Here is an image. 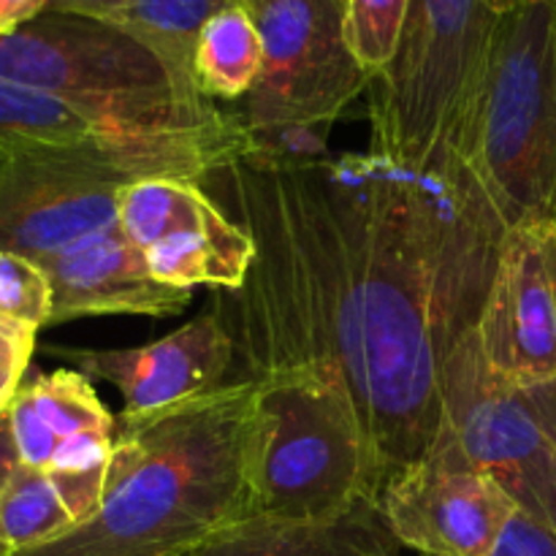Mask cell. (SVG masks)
Listing matches in <instances>:
<instances>
[{
    "label": "cell",
    "mask_w": 556,
    "mask_h": 556,
    "mask_svg": "<svg viewBox=\"0 0 556 556\" xmlns=\"http://www.w3.org/2000/svg\"><path fill=\"white\" fill-rule=\"evenodd\" d=\"M217 177L255 244L242 288L210 296L237 380L340 386L386 489L438 438L443 364L476 326L508 226L451 147L429 166L261 147Z\"/></svg>",
    "instance_id": "1"
},
{
    "label": "cell",
    "mask_w": 556,
    "mask_h": 556,
    "mask_svg": "<svg viewBox=\"0 0 556 556\" xmlns=\"http://www.w3.org/2000/svg\"><path fill=\"white\" fill-rule=\"evenodd\" d=\"M255 380L119 416L101 508L14 556H185L250 516Z\"/></svg>",
    "instance_id": "2"
},
{
    "label": "cell",
    "mask_w": 556,
    "mask_h": 556,
    "mask_svg": "<svg viewBox=\"0 0 556 556\" xmlns=\"http://www.w3.org/2000/svg\"><path fill=\"white\" fill-rule=\"evenodd\" d=\"M445 147L505 226L556 220V0L497 11Z\"/></svg>",
    "instance_id": "3"
},
{
    "label": "cell",
    "mask_w": 556,
    "mask_h": 556,
    "mask_svg": "<svg viewBox=\"0 0 556 556\" xmlns=\"http://www.w3.org/2000/svg\"><path fill=\"white\" fill-rule=\"evenodd\" d=\"M380 494L367 434L340 386L307 372L255 378L250 516L329 519Z\"/></svg>",
    "instance_id": "4"
},
{
    "label": "cell",
    "mask_w": 556,
    "mask_h": 556,
    "mask_svg": "<svg viewBox=\"0 0 556 556\" xmlns=\"http://www.w3.org/2000/svg\"><path fill=\"white\" fill-rule=\"evenodd\" d=\"M494 16L486 0H410L394 58L369 87V150L405 166L445 150Z\"/></svg>",
    "instance_id": "5"
},
{
    "label": "cell",
    "mask_w": 556,
    "mask_h": 556,
    "mask_svg": "<svg viewBox=\"0 0 556 556\" xmlns=\"http://www.w3.org/2000/svg\"><path fill=\"white\" fill-rule=\"evenodd\" d=\"M438 434L503 486L516 508L556 532V456L548 429L530 389L489 367L476 326L443 364Z\"/></svg>",
    "instance_id": "6"
},
{
    "label": "cell",
    "mask_w": 556,
    "mask_h": 556,
    "mask_svg": "<svg viewBox=\"0 0 556 556\" xmlns=\"http://www.w3.org/2000/svg\"><path fill=\"white\" fill-rule=\"evenodd\" d=\"M264 41V63L244 96L255 136L331 125L375 76L353 54L345 0H258L248 5Z\"/></svg>",
    "instance_id": "7"
},
{
    "label": "cell",
    "mask_w": 556,
    "mask_h": 556,
    "mask_svg": "<svg viewBox=\"0 0 556 556\" xmlns=\"http://www.w3.org/2000/svg\"><path fill=\"white\" fill-rule=\"evenodd\" d=\"M134 177L90 150H14L0 155V253L47 261L117 223Z\"/></svg>",
    "instance_id": "8"
},
{
    "label": "cell",
    "mask_w": 556,
    "mask_h": 556,
    "mask_svg": "<svg viewBox=\"0 0 556 556\" xmlns=\"http://www.w3.org/2000/svg\"><path fill=\"white\" fill-rule=\"evenodd\" d=\"M117 223L166 286L237 291L253 266L250 233L193 179H134L119 193Z\"/></svg>",
    "instance_id": "9"
},
{
    "label": "cell",
    "mask_w": 556,
    "mask_h": 556,
    "mask_svg": "<svg viewBox=\"0 0 556 556\" xmlns=\"http://www.w3.org/2000/svg\"><path fill=\"white\" fill-rule=\"evenodd\" d=\"M402 548L421 556H486L516 514V503L445 438L386 483L378 500Z\"/></svg>",
    "instance_id": "10"
},
{
    "label": "cell",
    "mask_w": 556,
    "mask_h": 556,
    "mask_svg": "<svg viewBox=\"0 0 556 556\" xmlns=\"http://www.w3.org/2000/svg\"><path fill=\"white\" fill-rule=\"evenodd\" d=\"M476 334L508 383L556 380V220L508 228Z\"/></svg>",
    "instance_id": "11"
},
{
    "label": "cell",
    "mask_w": 556,
    "mask_h": 556,
    "mask_svg": "<svg viewBox=\"0 0 556 556\" xmlns=\"http://www.w3.org/2000/svg\"><path fill=\"white\" fill-rule=\"evenodd\" d=\"M71 369L114 386L123 400L119 416H147L206 394L223 383L237 364V345L215 307L190 324L139 348L119 351H58Z\"/></svg>",
    "instance_id": "12"
},
{
    "label": "cell",
    "mask_w": 556,
    "mask_h": 556,
    "mask_svg": "<svg viewBox=\"0 0 556 556\" xmlns=\"http://www.w3.org/2000/svg\"><path fill=\"white\" fill-rule=\"evenodd\" d=\"M52 282L49 326L90 315H177L193 291L166 286L152 275L144 253L123 233L119 223L85 242L41 261Z\"/></svg>",
    "instance_id": "13"
},
{
    "label": "cell",
    "mask_w": 556,
    "mask_h": 556,
    "mask_svg": "<svg viewBox=\"0 0 556 556\" xmlns=\"http://www.w3.org/2000/svg\"><path fill=\"white\" fill-rule=\"evenodd\" d=\"M402 543L375 500L329 519L248 516L185 556H400Z\"/></svg>",
    "instance_id": "14"
},
{
    "label": "cell",
    "mask_w": 556,
    "mask_h": 556,
    "mask_svg": "<svg viewBox=\"0 0 556 556\" xmlns=\"http://www.w3.org/2000/svg\"><path fill=\"white\" fill-rule=\"evenodd\" d=\"M22 465L47 470L60 448L92 432H114L117 421L79 369H54L22 386L9 405Z\"/></svg>",
    "instance_id": "15"
},
{
    "label": "cell",
    "mask_w": 556,
    "mask_h": 556,
    "mask_svg": "<svg viewBox=\"0 0 556 556\" xmlns=\"http://www.w3.org/2000/svg\"><path fill=\"white\" fill-rule=\"evenodd\" d=\"M36 147L90 150L119 166L109 141L79 109L36 87L0 79V155L14 150H36Z\"/></svg>",
    "instance_id": "16"
},
{
    "label": "cell",
    "mask_w": 556,
    "mask_h": 556,
    "mask_svg": "<svg viewBox=\"0 0 556 556\" xmlns=\"http://www.w3.org/2000/svg\"><path fill=\"white\" fill-rule=\"evenodd\" d=\"M264 63V41L248 5L228 3L201 30L193 54L195 90L215 101H237L253 90Z\"/></svg>",
    "instance_id": "17"
},
{
    "label": "cell",
    "mask_w": 556,
    "mask_h": 556,
    "mask_svg": "<svg viewBox=\"0 0 556 556\" xmlns=\"http://www.w3.org/2000/svg\"><path fill=\"white\" fill-rule=\"evenodd\" d=\"M228 3L233 0H128L112 25L144 43L179 85L195 90V43L206 22Z\"/></svg>",
    "instance_id": "18"
},
{
    "label": "cell",
    "mask_w": 556,
    "mask_h": 556,
    "mask_svg": "<svg viewBox=\"0 0 556 556\" xmlns=\"http://www.w3.org/2000/svg\"><path fill=\"white\" fill-rule=\"evenodd\" d=\"M76 527L74 516L60 500L49 476L36 467L20 465L0 494V538L11 554L30 552Z\"/></svg>",
    "instance_id": "19"
},
{
    "label": "cell",
    "mask_w": 556,
    "mask_h": 556,
    "mask_svg": "<svg viewBox=\"0 0 556 556\" xmlns=\"http://www.w3.org/2000/svg\"><path fill=\"white\" fill-rule=\"evenodd\" d=\"M52 315V282L38 261L0 253V324L38 334Z\"/></svg>",
    "instance_id": "20"
},
{
    "label": "cell",
    "mask_w": 556,
    "mask_h": 556,
    "mask_svg": "<svg viewBox=\"0 0 556 556\" xmlns=\"http://www.w3.org/2000/svg\"><path fill=\"white\" fill-rule=\"evenodd\" d=\"M410 0H345V33L358 63L378 76L400 43Z\"/></svg>",
    "instance_id": "21"
},
{
    "label": "cell",
    "mask_w": 556,
    "mask_h": 556,
    "mask_svg": "<svg viewBox=\"0 0 556 556\" xmlns=\"http://www.w3.org/2000/svg\"><path fill=\"white\" fill-rule=\"evenodd\" d=\"M486 556H556V532L525 510H516Z\"/></svg>",
    "instance_id": "22"
},
{
    "label": "cell",
    "mask_w": 556,
    "mask_h": 556,
    "mask_svg": "<svg viewBox=\"0 0 556 556\" xmlns=\"http://www.w3.org/2000/svg\"><path fill=\"white\" fill-rule=\"evenodd\" d=\"M128 5V0H47V11L87 16V20L114 22V16Z\"/></svg>",
    "instance_id": "23"
},
{
    "label": "cell",
    "mask_w": 556,
    "mask_h": 556,
    "mask_svg": "<svg viewBox=\"0 0 556 556\" xmlns=\"http://www.w3.org/2000/svg\"><path fill=\"white\" fill-rule=\"evenodd\" d=\"M43 9H47V0H0V38L20 30Z\"/></svg>",
    "instance_id": "24"
},
{
    "label": "cell",
    "mask_w": 556,
    "mask_h": 556,
    "mask_svg": "<svg viewBox=\"0 0 556 556\" xmlns=\"http://www.w3.org/2000/svg\"><path fill=\"white\" fill-rule=\"evenodd\" d=\"M22 459L20 451H16V440H14V429H11V413L5 407L0 413V494L3 489L9 486V481L14 478V472L20 470Z\"/></svg>",
    "instance_id": "25"
},
{
    "label": "cell",
    "mask_w": 556,
    "mask_h": 556,
    "mask_svg": "<svg viewBox=\"0 0 556 556\" xmlns=\"http://www.w3.org/2000/svg\"><path fill=\"white\" fill-rule=\"evenodd\" d=\"M27 364H30L27 358L0 356V413L11 405L16 391L22 389V375H25Z\"/></svg>",
    "instance_id": "26"
},
{
    "label": "cell",
    "mask_w": 556,
    "mask_h": 556,
    "mask_svg": "<svg viewBox=\"0 0 556 556\" xmlns=\"http://www.w3.org/2000/svg\"><path fill=\"white\" fill-rule=\"evenodd\" d=\"M530 394L535 400L538 410H541L543 424L548 429V438H552L554 456H556V380H548V383L530 386Z\"/></svg>",
    "instance_id": "27"
},
{
    "label": "cell",
    "mask_w": 556,
    "mask_h": 556,
    "mask_svg": "<svg viewBox=\"0 0 556 556\" xmlns=\"http://www.w3.org/2000/svg\"><path fill=\"white\" fill-rule=\"evenodd\" d=\"M33 348H36V334H27V331L0 324V356L27 358L30 362Z\"/></svg>",
    "instance_id": "28"
},
{
    "label": "cell",
    "mask_w": 556,
    "mask_h": 556,
    "mask_svg": "<svg viewBox=\"0 0 556 556\" xmlns=\"http://www.w3.org/2000/svg\"><path fill=\"white\" fill-rule=\"evenodd\" d=\"M486 3L492 11H505V9H514V5L525 3V0H486Z\"/></svg>",
    "instance_id": "29"
},
{
    "label": "cell",
    "mask_w": 556,
    "mask_h": 556,
    "mask_svg": "<svg viewBox=\"0 0 556 556\" xmlns=\"http://www.w3.org/2000/svg\"><path fill=\"white\" fill-rule=\"evenodd\" d=\"M0 556H14L11 554V548L3 543V538H0Z\"/></svg>",
    "instance_id": "30"
},
{
    "label": "cell",
    "mask_w": 556,
    "mask_h": 556,
    "mask_svg": "<svg viewBox=\"0 0 556 556\" xmlns=\"http://www.w3.org/2000/svg\"><path fill=\"white\" fill-rule=\"evenodd\" d=\"M233 3H242V5H253V3H258V0H233Z\"/></svg>",
    "instance_id": "31"
}]
</instances>
